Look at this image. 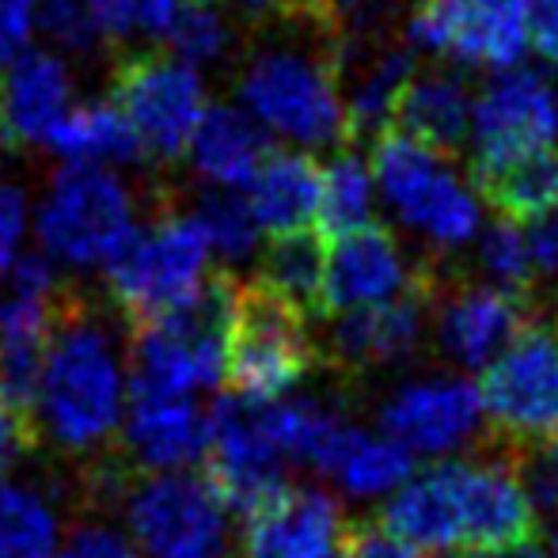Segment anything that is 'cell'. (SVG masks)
<instances>
[{"label": "cell", "mask_w": 558, "mask_h": 558, "mask_svg": "<svg viewBox=\"0 0 558 558\" xmlns=\"http://www.w3.org/2000/svg\"><path fill=\"white\" fill-rule=\"evenodd\" d=\"M171 53L186 65H209L228 50V23L214 0H179L168 31Z\"/></svg>", "instance_id": "d6a6232c"}, {"label": "cell", "mask_w": 558, "mask_h": 558, "mask_svg": "<svg viewBox=\"0 0 558 558\" xmlns=\"http://www.w3.org/2000/svg\"><path fill=\"white\" fill-rule=\"evenodd\" d=\"M429 316L448 361L460 368H486L529 327V296L498 286H463L445 296L434 289Z\"/></svg>", "instance_id": "e0dca14e"}, {"label": "cell", "mask_w": 558, "mask_h": 558, "mask_svg": "<svg viewBox=\"0 0 558 558\" xmlns=\"http://www.w3.org/2000/svg\"><path fill=\"white\" fill-rule=\"evenodd\" d=\"M434 278L422 274L411 293L396 296L376 308L342 312L331 327V357L345 373H368V368L403 365L422 350L426 319L434 308Z\"/></svg>", "instance_id": "2e32d148"}, {"label": "cell", "mask_w": 558, "mask_h": 558, "mask_svg": "<svg viewBox=\"0 0 558 558\" xmlns=\"http://www.w3.org/2000/svg\"><path fill=\"white\" fill-rule=\"evenodd\" d=\"M270 145L255 118L235 107H206L191 137V163L206 183L221 191H240L266 163Z\"/></svg>", "instance_id": "d4e9b609"}, {"label": "cell", "mask_w": 558, "mask_h": 558, "mask_svg": "<svg viewBox=\"0 0 558 558\" xmlns=\"http://www.w3.org/2000/svg\"><path fill=\"white\" fill-rule=\"evenodd\" d=\"M46 145L69 163H84V168H125V163L145 160L133 125L114 104H84L73 107L58 125L50 130Z\"/></svg>", "instance_id": "4316f807"}, {"label": "cell", "mask_w": 558, "mask_h": 558, "mask_svg": "<svg viewBox=\"0 0 558 558\" xmlns=\"http://www.w3.org/2000/svg\"><path fill=\"white\" fill-rule=\"evenodd\" d=\"M319 225L327 235H350L373 217V171L357 153H338L319 183Z\"/></svg>", "instance_id": "4dcf8cb0"}, {"label": "cell", "mask_w": 558, "mask_h": 558, "mask_svg": "<svg viewBox=\"0 0 558 558\" xmlns=\"http://www.w3.org/2000/svg\"><path fill=\"white\" fill-rule=\"evenodd\" d=\"M316 345L308 335V316L274 296L266 286H235L232 331H228L225 376L235 396L251 403L281 399L308 376Z\"/></svg>", "instance_id": "8992f818"}, {"label": "cell", "mask_w": 558, "mask_h": 558, "mask_svg": "<svg viewBox=\"0 0 558 558\" xmlns=\"http://www.w3.org/2000/svg\"><path fill=\"white\" fill-rule=\"evenodd\" d=\"M111 104L133 125L145 156L179 160L206 114V88L186 61L171 53H137L118 65Z\"/></svg>", "instance_id": "30bf717a"}, {"label": "cell", "mask_w": 558, "mask_h": 558, "mask_svg": "<svg viewBox=\"0 0 558 558\" xmlns=\"http://www.w3.org/2000/svg\"><path fill=\"white\" fill-rule=\"evenodd\" d=\"M38 445L35 422H27L20 411L8 407V399L0 396V475L12 471L20 463V456H27Z\"/></svg>", "instance_id": "b9f144b4"}, {"label": "cell", "mask_w": 558, "mask_h": 558, "mask_svg": "<svg viewBox=\"0 0 558 558\" xmlns=\"http://www.w3.org/2000/svg\"><path fill=\"white\" fill-rule=\"evenodd\" d=\"M316 471L335 478L345 498L373 501V498H391L414 475V456L403 445L391 441V437L368 434V429L353 426L345 418Z\"/></svg>", "instance_id": "cb8c5ba5"}, {"label": "cell", "mask_w": 558, "mask_h": 558, "mask_svg": "<svg viewBox=\"0 0 558 558\" xmlns=\"http://www.w3.org/2000/svg\"><path fill=\"white\" fill-rule=\"evenodd\" d=\"M529 38L539 58L558 69V0H529Z\"/></svg>", "instance_id": "ee69618b"}, {"label": "cell", "mask_w": 558, "mask_h": 558, "mask_svg": "<svg viewBox=\"0 0 558 558\" xmlns=\"http://www.w3.org/2000/svg\"><path fill=\"white\" fill-rule=\"evenodd\" d=\"M53 558H137L130 536H122L118 529L104 521H81L65 536V544L58 547Z\"/></svg>", "instance_id": "8d00e7d4"}, {"label": "cell", "mask_w": 558, "mask_h": 558, "mask_svg": "<svg viewBox=\"0 0 558 558\" xmlns=\"http://www.w3.org/2000/svg\"><path fill=\"white\" fill-rule=\"evenodd\" d=\"M558 137V99L532 69H509L475 99L471 114V168L551 148Z\"/></svg>", "instance_id": "9a60e30c"}, {"label": "cell", "mask_w": 558, "mask_h": 558, "mask_svg": "<svg viewBox=\"0 0 558 558\" xmlns=\"http://www.w3.org/2000/svg\"><path fill=\"white\" fill-rule=\"evenodd\" d=\"M471 114L475 99L460 73L452 69H414L403 96L396 104L399 133L441 156H456L471 141Z\"/></svg>", "instance_id": "603a6c76"}, {"label": "cell", "mask_w": 558, "mask_h": 558, "mask_svg": "<svg viewBox=\"0 0 558 558\" xmlns=\"http://www.w3.org/2000/svg\"><path fill=\"white\" fill-rule=\"evenodd\" d=\"M235 286L240 281L232 274H214L191 301L163 312L153 324L133 327L130 384L179 396L217 388L225 380Z\"/></svg>", "instance_id": "7a4b0ae2"}, {"label": "cell", "mask_w": 558, "mask_h": 558, "mask_svg": "<svg viewBox=\"0 0 558 558\" xmlns=\"http://www.w3.org/2000/svg\"><path fill=\"white\" fill-rule=\"evenodd\" d=\"M232 509L198 471H145L130 486L125 521L145 558H232Z\"/></svg>", "instance_id": "5b68a950"}, {"label": "cell", "mask_w": 558, "mask_h": 558, "mask_svg": "<svg viewBox=\"0 0 558 558\" xmlns=\"http://www.w3.org/2000/svg\"><path fill=\"white\" fill-rule=\"evenodd\" d=\"M206 263L209 243L198 221L163 209L145 228H133L104 270L130 327H141L191 301L206 286Z\"/></svg>", "instance_id": "277c9868"}, {"label": "cell", "mask_w": 558, "mask_h": 558, "mask_svg": "<svg viewBox=\"0 0 558 558\" xmlns=\"http://www.w3.org/2000/svg\"><path fill=\"white\" fill-rule=\"evenodd\" d=\"M524 225V240L532 251V266H536V278H551L558 274V209H551L547 217L536 221H521Z\"/></svg>", "instance_id": "7bdbcfd3"}, {"label": "cell", "mask_w": 558, "mask_h": 558, "mask_svg": "<svg viewBox=\"0 0 558 558\" xmlns=\"http://www.w3.org/2000/svg\"><path fill=\"white\" fill-rule=\"evenodd\" d=\"M191 217L198 221L202 235H206L209 251H217L228 263H240V258H251L258 247V221L251 214L247 198L240 194H228V191H214V194H202L194 202Z\"/></svg>", "instance_id": "1f68e13d"}, {"label": "cell", "mask_w": 558, "mask_h": 558, "mask_svg": "<svg viewBox=\"0 0 558 558\" xmlns=\"http://www.w3.org/2000/svg\"><path fill=\"white\" fill-rule=\"evenodd\" d=\"M232 8H243L251 15H263V12H281V15H293L296 12V0H225Z\"/></svg>", "instance_id": "bcb514c9"}, {"label": "cell", "mask_w": 558, "mask_h": 558, "mask_svg": "<svg viewBox=\"0 0 558 558\" xmlns=\"http://www.w3.org/2000/svg\"><path fill=\"white\" fill-rule=\"evenodd\" d=\"M35 35V0H0V73L27 53Z\"/></svg>", "instance_id": "60d3db41"}, {"label": "cell", "mask_w": 558, "mask_h": 558, "mask_svg": "<svg viewBox=\"0 0 558 558\" xmlns=\"http://www.w3.org/2000/svg\"><path fill=\"white\" fill-rule=\"evenodd\" d=\"M122 396V365L111 335L92 316L88 301L69 293L46 353L35 426L65 452L92 456L114 441Z\"/></svg>", "instance_id": "6da1fadb"}, {"label": "cell", "mask_w": 558, "mask_h": 558, "mask_svg": "<svg viewBox=\"0 0 558 558\" xmlns=\"http://www.w3.org/2000/svg\"><path fill=\"white\" fill-rule=\"evenodd\" d=\"M414 286H418V274H411L388 228L365 225L350 235H338L335 251L327 255L324 312L342 316V312L376 308L411 293Z\"/></svg>", "instance_id": "ffe728a7"}, {"label": "cell", "mask_w": 558, "mask_h": 558, "mask_svg": "<svg viewBox=\"0 0 558 558\" xmlns=\"http://www.w3.org/2000/svg\"><path fill=\"white\" fill-rule=\"evenodd\" d=\"M23 232H27V194L8 179H0V278L20 258Z\"/></svg>", "instance_id": "f35d334b"}, {"label": "cell", "mask_w": 558, "mask_h": 558, "mask_svg": "<svg viewBox=\"0 0 558 558\" xmlns=\"http://www.w3.org/2000/svg\"><path fill=\"white\" fill-rule=\"evenodd\" d=\"M471 171L483 198L506 221H536L558 209V148H536V153Z\"/></svg>", "instance_id": "83f0119b"}, {"label": "cell", "mask_w": 558, "mask_h": 558, "mask_svg": "<svg viewBox=\"0 0 558 558\" xmlns=\"http://www.w3.org/2000/svg\"><path fill=\"white\" fill-rule=\"evenodd\" d=\"M407 38L463 65L513 69L529 46V0H414Z\"/></svg>", "instance_id": "8fae6325"}, {"label": "cell", "mask_w": 558, "mask_h": 558, "mask_svg": "<svg viewBox=\"0 0 558 558\" xmlns=\"http://www.w3.org/2000/svg\"><path fill=\"white\" fill-rule=\"evenodd\" d=\"M58 517L43 494L27 486H0V558H53Z\"/></svg>", "instance_id": "f546056e"}, {"label": "cell", "mask_w": 558, "mask_h": 558, "mask_svg": "<svg viewBox=\"0 0 558 558\" xmlns=\"http://www.w3.org/2000/svg\"><path fill=\"white\" fill-rule=\"evenodd\" d=\"M122 437L141 471H186L206 460L209 411L194 396L130 384Z\"/></svg>", "instance_id": "d6986e66"}, {"label": "cell", "mask_w": 558, "mask_h": 558, "mask_svg": "<svg viewBox=\"0 0 558 558\" xmlns=\"http://www.w3.org/2000/svg\"><path fill=\"white\" fill-rule=\"evenodd\" d=\"M338 558H418L414 547H407L403 539L388 536L380 524L373 521H350L342 536V551Z\"/></svg>", "instance_id": "ab89813d"}, {"label": "cell", "mask_w": 558, "mask_h": 558, "mask_svg": "<svg viewBox=\"0 0 558 558\" xmlns=\"http://www.w3.org/2000/svg\"><path fill=\"white\" fill-rule=\"evenodd\" d=\"M104 38L125 43L133 35L163 38L179 0H88Z\"/></svg>", "instance_id": "d590c367"}, {"label": "cell", "mask_w": 558, "mask_h": 558, "mask_svg": "<svg viewBox=\"0 0 558 558\" xmlns=\"http://www.w3.org/2000/svg\"><path fill=\"white\" fill-rule=\"evenodd\" d=\"M483 411L494 441L532 448L558 434V335L529 324L483 368Z\"/></svg>", "instance_id": "9c48e42d"}, {"label": "cell", "mask_w": 558, "mask_h": 558, "mask_svg": "<svg viewBox=\"0 0 558 558\" xmlns=\"http://www.w3.org/2000/svg\"><path fill=\"white\" fill-rule=\"evenodd\" d=\"M73 111V76L65 61L27 50L0 73V148L46 145L50 130Z\"/></svg>", "instance_id": "44dd1931"}, {"label": "cell", "mask_w": 558, "mask_h": 558, "mask_svg": "<svg viewBox=\"0 0 558 558\" xmlns=\"http://www.w3.org/2000/svg\"><path fill=\"white\" fill-rule=\"evenodd\" d=\"M324 278H327L324 232L301 228V232L274 235L270 247L263 251L258 286H266L274 296L293 304L308 319L324 312Z\"/></svg>", "instance_id": "f1b7e54d"}, {"label": "cell", "mask_w": 558, "mask_h": 558, "mask_svg": "<svg viewBox=\"0 0 558 558\" xmlns=\"http://www.w3.org/2000/svg\"><path fill=\"white\" fill-rule=\"evenodd\" d=\"M319 183L324 171L304 153H270L247 183V206L263 232L286 235L312 228L319 214Z\"/></svg>", "instance_id": "484cf974"}, {"label": "cell", "mask_w": 558, "mask_h": 558, "mask_svg": "<svg viewBox=\"0 0 558 558\" xmlns=\"http://www.w3.org/2000/svg\"><path fill=\"white\" fill-rule=\"evenodd\" d=\"M373 175L399 221L426 235L434 247L452 251L475 240L478 202L456 179L441 153L418 145L407 133L388 130L376 137Z\"/></svg>", "instance_id": "52a82bcc"}, {"label": "cell", "mask_w": 558, "mask_h": 558, "mask_svg": "<svg viewBox=\"0 0 558 558\" xmlns=\"http://www.w3.org/2000/svg\"><path fill=\"white\" fill-rule=\"evenodd\" d=\"M532 448H536L532 456L521 448L524 486H529L536 509H551V513H558V434H551L547 441H539Z\"/></svg>", "instance_id": "74e56055"}, {"label": "cell", "mask_w": 558, "mask_h": 558, "mask_svg": "<svg viewBox=\"0 0 558 558\" xmlns=\"http://www.w3.org/2000/svg\"><path fill=\"white\" fill-rule=\"evenodd\" d=\"M240 104L251 118L296 145H335L350 137L338 61L331 53L263 50L240 76Z\"/></svg>", "instance_id": "3957f363"}, {"label": "cell", "mask_w": 558, "mask_h": 558, "mask_svg": "<svg viewBox=\"0 0 558 558\" xmlns=\"http://www.w3.org/2000/svg\"><path fill=\"white\" fill-rule=\"evenodd\" d=\"M35 228L46 255L69 266H107L137 225L133 198L114 171L69 163L46 191Z\"/></svg>", "instance_id": "ba28073f"}, {"label": "cell", "mask_w": 558, "mask_h": 558, "mask_svg": "<svg viewBox=\"0 0 558 558\" xmlns=\"http://www.w3.org/2000/svg\"><path fill=\"white\" fill-rule=\"evenodd\" d=\"M345 524L350 521L335 494L319 486H289L247 517L240 558H338Z\"/></svg>", "instance_id": "ac0fdd59"}, {"label": "cell", "mask_w": 558, "mask_h": 558, "mask_svg": "<svg viewBox=\"0 0 558 558\" xmlns=\"http://www.w3.org/2000/svg\"><path fill=\"white\" fill-rule=\"evenodd\" d=\"M380 529L403 539L414 551H456L463 547L460 486L456 460H437L434 468L411 475L380 509Z\"/></svg>", "instance_id": "7402d4cb"}, {"label": "cell", "mask_w": 558, "mask_h": 558, "mask_svg": "<svg viewBox=\"0 0 558 558\" xmlns=\"http://www.w3.org/2000/svg\"><path fill=\"white\" fill-rule=\"evenodd\" d=\"M547 555L558 558V513H555V529H551V547H547Z\"/></svg>", "instance_id": "7dc6e473"}, {"label": "cell", "mask_w": 558, "mask_h": 558, "mask_svg": "<svg viewBox=\"0 0 558 558\" xmlns=\"http://www.w3.org/2000/svg\"><path fill=\"white\" fill-rule=\"evenodd\" d=\"M35 27L65 53H96L104 43L88 0H35Z\"/></svg>", "instance_id": "e575fe53"}, {"label": "cell", "mask_w": 558, "mask_h": 558, "mask_svg": "<svg viewBox=\"0 0 558 558\" xmlns=\"http://www.w3.org/2000/svg\"><path fill=\"white\" fill-rule=\"evenodd\" d=\"M478 263H483V270L494 278V286L509 289V293L532 296V286L539 281L521 221L498 217V221L486 228L483 240H478Z\"/></svg>", "instance_id": "836d02e7"}, {"label": "cell", "mask_w": 558, "mask_h": 558, "mask_svg": "<svg viewBox=\"0 0 558 558\" xmlns=\"http://www.w3.org/2000/svg\"><path fill=\"white\" fill-rule=\"evenodd\" d=\"M206 475L228 509L251 517L270 506L289 486V463L278 456L258 422V403L243 396H221L209 407Z\"/></svg>", "instance_id": "7c38bea8"}, {"label": "cell", "mask_w": 558, "mask_h": 558, "mask_svg": "<svg viewBox=\"0 0 558 558\" xmlns=\"http://www.w3.org/2000/svg\"><path fill=\"white\" fill-rule=\"evenodd\" d=\"M483 396L463 376L407 380L380 403V429L418 460H452L483 434Z\"/></svg>", "instance_id": "4fadbf2b"}, {"label": "cell", "mask_w": 558, "mask_h": 558, "mask_svg": "<svg viewBox=\"0 0 558 558\" xmlns=\"http://www.w3.org/2000/svg\"><path fill=\"white\" fill-rule=\"evenodd\" d=\"M475 558H551L547 547L536 536L521 539V544H506V547H490V551H475Z\"/></svg>", "instance_id": "f6af8a7d"}, {"label": "cell", "mask_w": 558, "mask_h": 558, "mask_svg": "<svg viewBox=\"0 0 558 558\" xmlns=\"http://www.w3.org/2000/svg\"><path fill=\"white\" fill-rule=\"evenodd\" d=\"M460 486L463 547L490 551V547L521 544L536 536V501L524 486L521 448L498 445L468 460H456Z\"/></svg>", "instance_id": "5bb4252c"}]
</instances>
